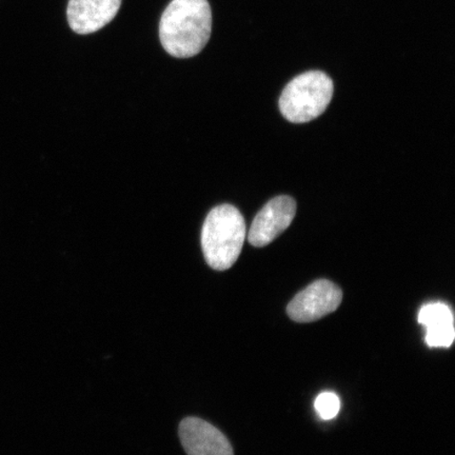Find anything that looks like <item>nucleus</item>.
Masks as SVG:
<instances>
[{
    "label": "nucleus",
    "instance_id": "f257e3e1",
    "mask_svg": "<svg viewBox=\"0 0 455 455\" xmlns=\"http://www.w3.org/2000/svg\"><path fill=\"white\" fill-rule=\"evenodd\" d=\"M212 32L208 0H172L159 21V38L166 52L178 59L201 53Z\"/></svg>",
    "mask_w": 455,
    "mask_h": 455
},
{
    "label": "nucleus",
    "instance_id": "f03ea898",
    "mask_svg": "<svg viewBox=\"0 0 455 455\" xmlns=\"http://www.w3.org/2000/svg\"><path fill=\"white\" fill-rule=\"evenodd\" d=\"M247 236L243 215L232 204H220L209 212L202 230V248L214 270L230 269L236 263Z\"/></svg>",
    "mask_w": 455,
    "mask_h": 455
},
{
    "label": "nucleus",
    "instance_id": "7ed1b4c3",
    "mask_svg": "<svg viewBox=\"0 0 455 455\" xmlns=\"http://www.w3.org/2000/svg\"><path fill=\"white\" fill-rule=\"evenodd\" d=\"M333 82L326 73L309 71L292 79L284 87L280 109L287 121L304 124L322 116L333 96Z\"/></svg>",
    "mask_w": 455,
    "mask_h": 455
},
{
    "label": "nucleus",
    "instance_id": "20e7f679",
    "mask_svg": "<svg viewBox=\"0 0 455 455\" xmlns=\"http://www.w3.org/2000/svg\"><path fill=\"white\" fill-rule=\"evenodd\" d=\"M343 300V292L337 284L327 280H318L295 295L287 307L292 321L311 323L337 310Z\"/></svg>",
    "mask_w": 455,
    "mask_h": 455
},
{
    "label": "nucleus",
    "instance_id": "39448f33",
    "mask_svg": "<svg viewBox=\"0 0 455 455\" xmlns=\"http://www.w3.org/2000/svg\"><path fill=\"white\" fill-rule=\"evenodd\" d=\"M297 214V203L287 196L271 199L255 216L248 241L254 247L267 246L291 225Z\"/></svg>",
    "mask_w": 455,
    "mask_h": 455
},
{
    "label": "nucleus",
    "instance_id": "423d86ee",
    "mask_svg": "<svg viewBox=\"0 0 455 455\" xmlns=\"http://www.w3.org/2000/svg\"><path fill=\"white\" fill-rule=\"evenodd\" d=\"M180 437L188 455H235L223 432L198 418L180 423Z\"/></svg>",
    "mask_w": 455,
    "mask_h": 455
},
{
    "label": "nucleus",
    "instance_id": "0eeeda50",
    "mask_svg": "<svg viewBox=\"0 0 455 455\" xmlns=\"http://www.w3.org/2000/svg\"><path fill=\"white\" fill-rule=\"evenodd\" d=\"M121 5L122 0H69L68 22L81 36L92 34L110 24Z\"/></svg>",
    "mask_w": 455,
    "mask_h": 455
},
{
    "label": "nucleus",
    "instance_id": "6e6552de",
    "mask_svg": "<svg viewBox=\"0 0 455 455\" xmlns=\"http://www.w3.org/2000/svg\"><path fill=\"white\" fill-rule=\"evenodd\" d=\"M419 323L426 328V343L430 348H449L455 338L453 313L447 304L428 303L420 308Z\"/></svg>",
    "mask_w": 455,
    "mask_h": 455
},
{
    "label": "nucleus",
    "instance_id": "1a4fd4ad",
    "mask_svg": "<svg viewBox=\"0 0 455 455\" xmlns=\"http://www.w3.org/2000/svg\"><path fill=\"white\" fill-rule=\"evenodd\" d=\"M315 407L322 419H333L339 412V398L333 392H323L316 397Z\"/></svg>",
    "mask_w": 455,
    "mask_h": 455
}]
</instances>
